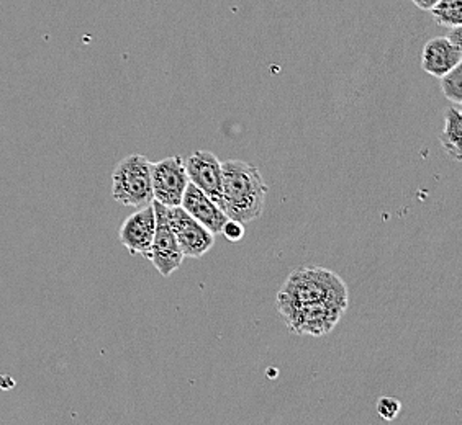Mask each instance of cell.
Returning <instances> with one entry per match:
<instances>
[{
	"mask_svg": "<svg viewBox=\"0 0 462 425\" xmlns=\"http://www.w3.org/2000/svg\"><path fill=\"white\" fill-rule=\"evenodd\" d=\"M156 228V216L152 202L146 206H142L138 212L130 214L118 231V240L122 246L128 249L132 256H144L152 248Z\"/></svg>",
	"mask_w": 462,
	"mask_h": 425,
	"instance_id": "9c48e42d",
	"label": "cell"
},
{
	"mask_svg": "<svg viewBox=\"0 0 462 425\" xmlns=\"http://www.w3.org/2000/svg\"><path fill=\"white\" fill-rule=\"evenodd\" d=\"M168 216L184 258H200L214 248L215 234L194 220L180 204L168 208Z\"/></svg>",
	"mask_w": 462,
	"mask_h": 425,
	"instance_id": "52a82bcc",
	"label": "cell"
},
{
	"mask_svg": "<svg viewBox=\"0 0 462 425\" xmlns=\"http://www.w3.org/2000/svg\"><path fill=\"white\" fill-rule=\"evenodd\" d=\"M152 208L156 216L154 238H152V248L143 258L152 260V266L156 267V270L162 276H170L179 270V267L182 266L186 258L179 248L174 231L171 228L168 206L152 200Z\"/></svg>",
	"mask_w": 462,
	"mask_h": 425,
	"instance_id": "5b68a950",
	"label": "cell"
},
{
	"mask_svg": "<svg viewBox=\"0 0 462 425\" xmlns=\"http://www.w3.org/2000/svg\"><path fill=\"white\" fill-rule=\"evenodd\" d=\"M220 234H223L230 242H240L245 238V224L228 218L223 224Z\"/></svg>",
	"mask_w": 462,
	"mask_h": 425,
	"instance_id": "2e32d148",
	"label": "cell"
},
{
	"mask_svg": "<svg viewBox=\"0 0 462 425\" xmlns=\"http://www.w3.org/2000/svg\"><path fill=\"white\" fill-rule=\"evenodd\" d=\"M267 186L259 168L245 160L222 162V210L236 222H256L264 210Z\"/></svg>",
	"mask_w": 462,
	"mask_h": 425,
	"instance_id": "6da1fadb",
	"label": "cell"
},
{
	"mask_svg": "<svg viewBox=\"0 0 462 425\" xmlns=\"http://www.w3.org/2000/svg\"><path fill=\"white\" fill-rule=\"evenodd\" d=\"M184 166L189 182L215 203L222 204V162L214 152L194 151L184 160Z\"/></svg>",
	"mask_w": 462,
	"mask_h": 425,
	"instance_id": "ba28073f",
	"label": "cell"
},
{
	"mask_svg": "<svg viewBox=\"0 0 462 425\" xmlns=\"http://www.w3.org/2000/svg\"><path fill=\"white\" fill-rule=\"evenodd\" d=\"M377 414L383 420H393L401 414L402 404L401 401L397 398H391V396H383V398L377 401Z\"/></svg>",
	"mask_w": 462,
	"mask_h": 425,
	"instance_id": "9a60e30c",
	"label": "cell"
},
{
	"mask_svg": "<svg viewBox=\"0 0 462 425\" xmlns=\"http://www.w3.org/2000/svg\"><path fill=\"white\" fill-rule=\"evenodd\" d=\"M462 62V50L454 46L446 36H436L423 46L421 68L433 77H443Z\"/></svg>",
	"mask_w": 462,
	"mask_h": 425,
	"instance_id": "8fae6325",
	"label": "cell"
},
{
	"mask_svg": "<svg viewBox=\"0 0 462 425\" xmlns=\"http://www.w3.org/2000/svg\"><path fill=\"white\" fill-rule=\"evenodd\" d=\"M152 196L164 206H179L186 192L187 178L184 159L179 156L150 162Z\"/></svg>",
	"mask_w": 462,
	"mask_h": 425,
	"instance_id": "8992f818",
	"label": "cell"
},
{
	"mask_svg": "<svg viewBox=\"0 0 462 425\" xmlns=\"http://www.w3.org/2000/svg\"><path fill=\"white\" fill-rule=\"evenodd\" d=\"M462 113L459 106L446 108L445 130L439 136V142L449 158L461 162Z\"/></svg>",
	"mask_w": 462,
	"mask_h": 425,
	"instance_id": "7c38bea8",
	"label": "cell"
},
{
	"mask_svg": "<svg viewBox=\"0 0 462 425\" xmlns=\"http://www.w3.org/2000/svg\"><path fill=\"white\" fill-rule=\"evenodd\" d=\"M454 46H457V48H461L462 50V27H453L449 28V35L446 36Z\"/></svg>",
	"mask_w": 462,
	"mask_h": 425,
	"instance_id": "e0dca14e",
	"label": "cell"
},
{
	"mask_svg": "<svg viewBox=\"0 0 462 425\" xmlns=\"http://www.w3.org/2000/svg\"><path fill=\"white\" fill-rule=\"evenodd\" d=\"M430 12L433 14L436 23L441 27L462 25V0H438Z\"/></svg>",
	"mask_w": 462,
	"mask_h": 425,
	"instance_id": "4fadbf2b",
	"label": "cell"
},
{
	"mask_svg": "<svg viewBox=\"0 0 462 425\" xmlns=\"http://www.w3.org/2000/svg\"><path fill=\"white\" fill-rule=\"evenodd\" d=\"M441 79V90L446 98H449L456 105L462 104V62L445 74Z\"/></svg>",
	"mask_w": 462,
	"mask_h": 425,
	"instance_id": "5bb4252c",
	"label": "cell"
},
{
	"mask_svg": "<svg viewBox=\"0 0 462 425\" xmlns=\"http://www.w3.org/2000/svg\"><path fill=\"white\" fill-rule=\"evenodd\" d=\"M112 196L124 206L142 208L152 203V170L146 156L130 154L116 164L112 174Z\"/></svg>",
	"mask_w": 462,
	"mask_h": 425,
	"instance_id": "3957f363",
	"label": "cell"
},
{
	"mask_svg": "<svg viewBox=\"0 0 462 425\" xmlns=\"http://www.w3.org/2000/svg\"><path fill=\"white\" fill-rule=\"evenodd\" d=\"M180 206L212 234H220L223 224L228 220L220 204L215 203L214 200H210L190 182L187 184Z\"/></svg>",
	"mask_w": 462,
	"mask_h": 425,
	"instance_id": "30bf717a",
	"label": "cell"
},
{
	"mask_svg": "<svg viewBox=\"0 0 462 425\" xmlns=\"http://www.w3.org/2000/svg\"><path fill=\"white\" fill-rule=\"evenodd\" d=\"M346 310L347 304L321 302L297 306V308L284 311L281 314L285 319L287 328L293 334L320 337L328 334L329 330H333Z\"/></svg>",
	"mask_w": 462,
	"mask_h": 425,
	"instance_id": "277c9868",
	"label": "cell"
},
{
	"mask_svg": "<svg viewBox=\"0 0 462 425\" xmlns=\"http://www.w3.org/2000/svg\"><path fill=\"white\" fill-rule=\"evenodd\" d=\"M411 2L417 5L418 9L428 10V12H430V10L435 7V4L438 0H411Z\"/></svg>",
	"mask_w": 462,
	"mask_h": 425,
	"instance_id": "ac0fdd59",
	"label": "cell"
},
{
	"mask_svg": "<svg viewBox=\"0 0 462 425\" xmlns=\"http://www.w3.org/2000/svg\"><path fill=\"white\" fill-rule=\"evenodd\" d=\"M347 304V286L338 275L321 267H300L287 276L277 293V310L284 312L311 303Z\"/></svg>",
	"mask_w": 462,
	"mask_h": 425,
	"instance_id": "7a4b0ae2",
	"label": "cell"
}]
</instances>
